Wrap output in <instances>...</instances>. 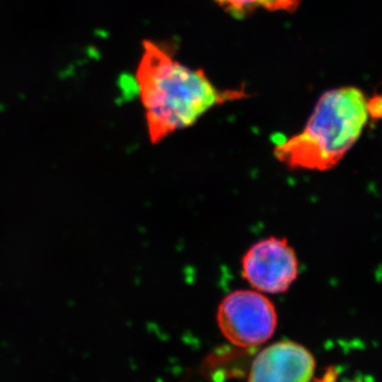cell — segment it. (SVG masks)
<instances>
[{
	"instance_id": "6da1fadb",
	"label": "cell",
	"mask_w": 382,
	"mask_h": 382,
	"mask_svg": "<svg viewBox=\"0 0 382 382\" xmlns=\"http://www.w3.org/2000/svg\"><path fill=\"white\" fill-rule=\"evenodd\" d=\"M142 47L135 81L152 145L196 125L211 108L247 96L243 89H218L204 70L181 63L163 45L145 40Z\"/></svg>"
},
{
	"instance_id": "7a4b0ae2",
	"label": "cell",
	"mask_w": 382,
	"mask_h": 382,
	"mask_svg": "<svg viewBox=\"0 0 382 382\" xmlns=\"http://www.w3.org/2000/svg\"><path fill=\"white\" fill-rule=\"evenodd\" d=\"M369 121L368 97L359 87L330 89L302 131L275 142L273 155L290 170L328 172L357 145Z\"/></svg>"
},
{
	"instance_id": "3957f363",
	"label": "cell",
	"mask_w": 382,
	"mask_h": 382,
	"mask_svg": "<svg viewBox=\"0 0 382 382\" xmlns=\"http://www.w3.org/2000/svg\"><path fill=\"white\" fill-rule=\"evenodd\" d=\"M222 335L236 347H255L274 335L277 313L274 304L257 290L230 292L218 307Z\"/></svg>"
},
{
	"instance_id": "277c9868",
	"label": "cell",
	"mask_w": 382,
	"mask_h": 382,
	"mask_svg": "<svg viewBox=\"0 0 382 382\" xmlns=\"http://www.w3.org/2000/svg\"><path fill=\"white\" fill-rule=\"evenodd\" d=\"M300 273L296 249L283 237L257 241L241 260V275L253 289L268 294L287 292Z\"/></svg>"
},
{
	"instance_id": "5b68a950",
	"label": "cell",
	"mask_w": 382,
	"mask_h": 382,
	"mask_svg": "<svg viewBox=\"0 0 382 382\" xmlns=\"http://www.w3.org/2000/svg\"><path fill=\"white\" fill-rule=\"evenodd\" d=\"M315 371V357L306 347L281 341L256 356L247 382H311Z\"/></svg>"
},
{
	"instance_id": "8992f818",
	"label": "cell",
	"mask_w": 382,
	"mask_h": 382,
	"mask_svg": "<svg viewBox=\"0 0 382 382\" xmlns=\"http://www.w3.org/2000/svg\"><path fill=\"white\" fill-rule=\"evenodd\" d=\"M232 16L241 18L255 12L258 9L271 12H294L300 0H215Z\"/></svg>"
},
{
	"instance_id": "52a82bcc",
	"label": "cell",
	"mask_w": 382,
	"mask_h": 382,
	"mask_svg": "<svg viewBox=\"0 0 382 382\" xmlns=\"http://www.w3.org/2000/svg\"><path fill=\"white\" fill-rule=\"evenodd\" d=\"M368 112L371 119L381 120L382 119V95H375L368 98Z\"/></svg>"
},
{
	"instance_id": "ba28073f",
	"label": "cell",
	"mask_w": 382,
	"mask_h": 382,
	"mask_svg": "<svg viewBox=\"0 0 382 382\" xmlns=\"http://www.w3.org/2000/svg\"><path fill=\"white\" fill-rule=\"evenodd\" d=\"M354 382H358V381H354Z\"/></svg>"
}]
</instances>
